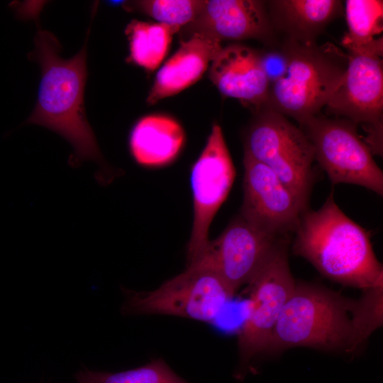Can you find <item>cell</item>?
I'll return each instance as SVG.
<instances>
[{"mask_svg":"<svg viewBox=\"0 0 383 383\" xmlns=\"http://www.w3.org/2000/svg\"><path fill=\"white\" fill-rule=\"evenodd\" d=\"M32 55L41 69L36 105L27 123L44 126L72 145L75 162H104L85 114L84 92L87 77V42L71 58L60 55V44L50 31L38 29Z\"/></svg>","mask_w":383,"mask_h":383,"instance_id":"cell-1","label":"cell"},{"mask_svg":"<svg viewBox=\"0 0 383 383\" xmlns=\"http://www.w3.org/2000/svg\"><path fill=\"white\" fill-rule=\"evenodd\" d=\"M292 251L323 276L364 289L383 281L369 233L348 217L331 192L318 210H306L294 232Z\"/></svg>","mask_w":383,"mask_h":383,"instance_id":"cell-2","label":"cell"},{"mask_svg":"<svg viewBox=\"0 0 383 383\" xmlns=\"http://www.w3.org/2000/svg\"><path fill=\"white\" fill-rule=\"evenodd\" d=\"M363 343L357 299L321 285L296 282L265 353L306 347L353 353Z\"/></svg>","mask_w":383,"mask_h":383,"instance_id":"cell-3","label":"cell"},{"mask_svg":"<svg viewBox=\"0 0 383 383\" xmlns=\"http://www.w3.org/2000/svg\"><path fill=\"white\" fill-rule=\"evenodd\" d=\"M284 75L270 85L264 107L302 124L318 116L341 82L348 57L332 43L304 45L286 39Z\"/></svg>","mask_w":383,"mask_h":383,"instance_id":"cell-4","label":"cell"},{"mask_svg":"<svg viewBox=\"0 0 383 383\" xmlns=\"http://www.w3.org/2000/svg\"><path fill=\"white\" fill-rule=\"evenodd\" d=\"M244 152L272 170L299 200L308 206L314 181L313 146L286 116L262 107L245 137Z\"/></svg>","mask_w":383,"mask_h":383,"instance_id":"cell-5","label":"cell"},{"mask_svg":"<svg viewBox=\"0 0 383 383\" xmlns=\"http://www.w3.org/2000/svg\"><path fill=\"white\" fill-rule=\"evenodd\" d=\"M123 291L124 315H167L205 323L213 321L234 296L215 271L199 264L187 265L152 291Z\"/></svg>","mask_w":383,"mask_h":383,"instance_id":"cell-6","label":"cell"},{"mask_svg":"<svg viewBox=\"0 0 383 383\" xmlns=\"http://www.w3.org/2000/svg\"><path fill=\"white\" fill-rule=\"evenodd\" d=\"M289 241L283 243L248 284L246 315L238 333L243 378L257 356L265 353L273 330L296 284L289 262Z\"/></svg>","mask_w":383,"mask_h":383,"instance_id":"cell-7","label":"cell"},{"mask_svg":"<svg viewBox=\"0 0 383 383\" xmlns=\"http://www.w3.org/2000/svg\"><path fill=\"white\" fill-rule=\"evenodd\" d=\"M301 128L313 146L315 160L333 184L359 185L383 195V172L357 125L344 118L316 116Z\"/></svg>","mask_w":383,"mask_h":383,"instance_id":"cell-8","label":"cell"},{"mask_svg":"<svg viewBox=\"0 0 383 383\" xmlns=\"http://www.w3.org/2000/svg\"><path fill=\"white\" fill-rule=\"evenodd\" d=\"M235 177V167L223 131L214 123L191 169L194 217L187 248V265L197 261L206 252L211 222L228 197Z\"/></svg>","mask_w":383,"mask_h":383,"instance_id":"cell-9","label":"cell"},{"mask_svg":"<svg viewBox=\"0 0 383 383\" xmlns=\"http://www.w3.org/2000/svg\"><path fill=\"white\" fill-rule=\"evenodd\" d=\"M287 241L288 238L262 231L239 213L218 238L210 240L204 254L189 265L199 264L215 271L235 295Z\"/></svg>","mask_w":383,"mask_h":383,"instance_id":"cell-10","label":"cell"},{"mask_svg":"<svg viewBox=\"0 0 383 383\" xmlns=\"http://www.w3.org/2000/svg\"><path fill=\"white\" fill-rule=\"evenodd\" d=\"M343 78L326 104L329 113L365 127V142L382 152L383 112L382 57L348 52Z\"/></svg>","mask_w":383,"mask_h":383,"instance_id":"cell-11","label":"cell"},{"mask_svg":"<svg viewBox=\"0 0 383 383\" xmlns=\"http://www.w3.org/2000/svg\"><path fill=\"white\" fill-rule=\"evenodd\" d=\"M243 200L240 214L271 235L288 238L306 207L277 174L244 152Z\"/></svg>","mask_w":383,"mask_h":383,"instance_id":"cell-12","label":"cell"},{"mask_svg":"<svg viewBox=\"0 0 383 383\" xmlns=\"http://www.w3.org/2000/svg\"><path fill=\"white\" fill-rule=\"evenodd\" d=\"M180 30L186 39L200 34L220 41L255 39L274 45L267 3L259 0H205L196 18Z\"/></svg>","mask_w":383,"mask_h":383,"instance_id":"cell-13","label":"cell"},{"mask_svg":"<svg viewBox=\"0 0 383 383\" xmlns=\"http://www.w3.org/2000/svg\"><path fill=\"white\" fill-rule=\"evenodd\" d=\"M209 77L221 94L256 111L267 103L270 84L257 50L242 44L222 48L210 65Z\"/></svg>","mask_w":383,"mask_h":383,"instance_id":"cell-14","label":"cell"},{"mask_svg":"<svg viewBox=\"0 0 383 383\" xmlns=\"http://www.w3.org/2000/svg\"><path fill=\"white\" fill-rule=\"evenodd\" d=\"M222 48L221 41L200 34L182 40L157 72L146 99L148 104L154 105L196 82Z\"/></svg>","mask_w":383,"mask_h":383,"instance_id":"cell-15","label":"cell"},{"mask_svg":"<svg viewBox=\"0 0 383 383\" xmlns=\"http://www.w3.org/2000/svg\"><path fill=\"white\" fill-rule=\"evenodd\" d=\"M185 142V133L175 119L165 115H148L133 126L128 140L134 161L145 168L162 167L173 162Z\"/></svg>","mask_w":383,"mask_h":383,"instance_id":"cell-16","label":"cell"},{"mask_svg":"<svg viewBox=\"0 0 383 383\" xmlns=\"http://www.w3.org/2000/svg\"><path fill=\"white\" fill-rule=\"evenodd\" d=\"M274 30L301 44L316 43V38L343 11L336 0H275L266 1Z\"/></svg>","mask_w":383,"mask_h":383,"instance_id":"cell-17","label":"cell"},{"mask_svg":"<svg viewBox=\"0 0 383 383\" xmlns=\"http://www.w3.org/2000/svg\"><path fill=\"white\" fill-rule=\"evenodd\" d=\"M345 6L348 32L343 46L348 52L382 57L383 1L347 0Z\"/></svg>","mask_w":383,"mask_h":383,"instance_id":"cell-18","label":"cell"},{"mask_svg":"<svg viewBox=\"0 0 383 383\" xmlns=\"http://www.w3.org/2000/svg\"><path fill=\"white\" fill-rule=\"evenodd\" d=\"M179 30L164 23L132 20L125 30L129 41L128 60L148 71L155 70L167 55L172 35Z\"/></svg>","mask_w":383,"mask_h":383,"instance_id":"cell-19","label":"cell"},{"mask_svg":"<svg viewBox=\"0 0 383 383\" xmlns=\"http://www.w3.org/2000/svg\"><path fill=\"white\" fill-rule=\"evenodd\" d=\"M77 383H189L176 374L161 357L138 367L118 372L79 371Z\"/></svg>","mask_w":383,"mask_h":383,"instance_id":"cell-20","label":"cell"},{"mask_svg":"<svg viewBox=\"0 0 383 383\" xmlns=\"http://www.w3.org/2000/svg\"><path fill=\"white\" fill-rule=\"evenodd\" d=\"M204 4L205 0H141L131 3L129 8L180 30L196 18Z\"/></svg>","mask_w":383,"mask_h":383,"instance_id":"cell-21","label":"cell"},{"mask_svg":"<svg viewBox=\"0 0 383 383\" xmlns=\"http://www.w3.org/2000/svg\"><path fill=\"white\" fill-rule=\"evenodd\" d=\"M262 70L270 85L279 80L287 67V55L282 45L279 48H272L258 50Z\"/></svg>","mask_w":383,"mask_h":383,"instance_id":"cell-22","label":"cell"}]
</instances>
